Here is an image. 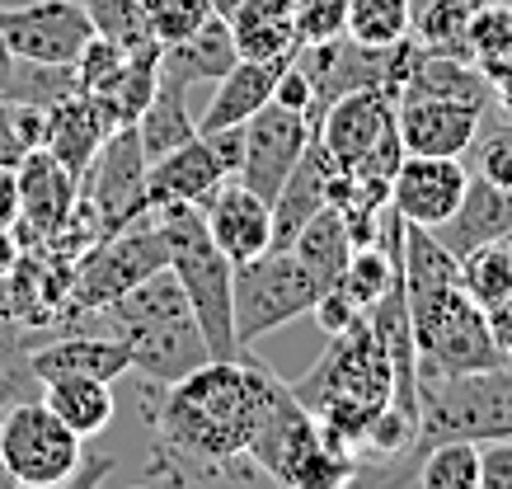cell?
<instances>
[{
    "label": "cell",
    "mask_w": 512,
    "mask_h": 489,
    "mask_svg": "<svg viewBox=\"0 0 512 489\" xmlns=\"http://www.w3.org/2000/svg\"><path fill=\"white\" fill-rule=\"evenodd\" d=\"M278 372L254 358H212L198 372L156 386L137 381L141 419L151 428V480H264L249 457V438L259 428Z\"/></svg>",
    "instance_id": "obj_1"
},
{
    "label": "cell",
    "mask_w": 512,
    "mask_h": 489,
    "mask_svg": "<svg viewBox=\"0 0 512 489\" xmlns=\"http://www.w3.org/2000/svg\"><path fill=\"white\" fill-rule=\"evenodd\" d=\"M296 400L320 419V433L362 457L376 419L395 405V372L372 320L357 316L348 330L329 334L325 358L292 386Z\"/></svg>",
    "instance_id": "obj_2"
},
{
    "label": "cell",
    "mask_w": 512,
    "mask_h": 489,
    "mask_svg": "<svg viewBox=\"0 0 512 489\" xmlns=\"http://www.w3.org/2000/svg\"><path fill=\"white\" fill-rule=\"evenodd\" d=\"M104 316H109V330L132 353V377L137 381L170 386V381L198 372L202 363H212V348L202 339V325L174 269L141 278L132 292L104 306Z\"/></svg>",
    "instance_id": "obj_3"
},
{
    "label": "cell",
    "mask_w": 512,
    "mask_h": 489,
    "mask_svg": "<svg viewBox=\"0 0 512 489\" xmlns=\"http://www.w3.org/2000/svg\"><path fill=\"white\" fill-rule=\"evenodd\" d=\"M165 245H170V269L184 287L188 306L202 325V339L212 348V358H245V348L235 339V311H231V278L235 264L217 250V240L207 236L202 207L174 203L156 212Z\"/></svg>",
    "instance_id": "obj_4"
},
{
    "label": "cell",
    "mask_w": 512,
    "mask_h": 489,
    "mask_svg": "<svg viewBox=\"0 0 512 489\" xmlns=\"http://www.w3.org/2000/svg\"><path fill=\"white\" fill-rule=\"evenodd\" d=\"M409 301V330H414V358L419 381L451 377V372H480V367L512 363L508 348L494 339L484 306L461 283L404 292Z\"/></svg>",
    "instance_id": "obj_5"
},
{
    "label": "cell",
    "mask_w": 512,
    "mask_h": 489,
    "mask_svg": "<svg viewBox=\"0 0 512 489\" xmlns=\"http://www.w3.org/2000/svg\"><path fill=\"white\" fill-rule=\"evenodd\" d=\"M498 442L512 438V363L451 372L419 381V433L409 452H428L437 442Z\"/></svg>",
    "instance_id": "obj_6"
},
{
    "label": "cell",
    "mask_w": 512,
    "mask_h": 489,
    "mask_svg": "<svg viewBox=\"0 0 512 489\" xmlns=\"http://www.w3.org/2000/svg\"><path fill=\"white\" fill-rule=\"evenodd\" d=\"M160 269H170V245H165V231H160L156 212H151V217L127 221L109 236H99L90 250L76 254L66 316H99L109 301H118L141 278H151Z\"/></svg>",
    "instance_id": "obj_7"
},
{
    "label": "cell",
    "mask_w": 512,
    "mask_h": 489,
    "mask_svg": "<svg viewBox=\"0 0 512 489\" xmlns=\"http://www.w3.org/2000/svg\"><path fill=\"white\" fill-rule=\"evenodd\" d=\"M320 278H315L287 245H273L249 264H235L231 278V311H235V339L245 353H254L259 339L282 330L287 320L306 316L320 301Z\"/></svg>",
    "instance_id": "obj_8"
},
{
    "label": "cell",
    "mask_w": 512,
    "mask_h": 489,
    "mask_svg": "<svg viewBox=\"0 0 512 489\" xmlns=\"http://www.w3.org/2000/svg\"><path fill=\"white\" fill-rule=\"evenodd\" d=\"M0 461L19 489H57L76 480L85 438L47 410L43 395L15 400L0 410Z\"/></svg>",
    "instance_id": "obj_9"
},
{
    "label": "cell",
    "mask_w": 512,
    "mask_h": 489,
    "mask_svg": "<svg viewBox=\"0 0 512 489\" xmlns=\"http://www.w3.org/2000/svg\"><path fill=\"white\" fill-rule=\"evenodd\" d=\"M146 151H141L137 123L118 127L109 142L99 146V156L90 160V170L80 174V203L99 217V231L109 236L127 221L151 217L146 207Z\"/></svg>",
    "instance_id": "obj_10"
},
{
    "label": "cell",
    "mask_w": 512,
    "mask_h": 489,
    "mask_svg": "<svg viewBox=\"0 0 512 489\" xmlns=\"http://www.w3.org/2000/svg\"><path fill=\"white\" fill-rule=\"evenodd\" d=\"M0 38L19 62H76L80 48L94 38V24L80 0H29L0 5Z\"/></svg>",
    "instance_id": "obj_11"
},
{
    "label": "cell",
    "mask_w": 512,
    "mask_h": 489,
    "mask_svg": "<svg viewBox=\"0 0 512 489\" xmlns=\"http://www.w3.org/2000/svg\"><path fill=\"white\" fill-rule=\"evenodd\" d=\"M19 174V221L15 231L24 250H38L47 240L66 236V226L80 207V174H71L47 146H33L15 165Z\"/></svg>",
    "instance_id": "obj_12"
},
{
    "label": "cell",
    "mask_w": 512,
    "mask_h": 489,
    "mask_svg": "<svg viewBox=\"0 0 512 489\" xmlns=\"http://www.w3.org/2000/svg\"><path fill=\"white\" fill-rule=\"evenodd\" d=\"M315 137V123L306 113L282 109L268 99L264 109L245 123V165H240V184L259 193V198H278V189L287 184V174L296 170V160L306 156V146Z\"/></svg>",
    "instance_id": "obj_13"
},
{
    "label": "cell",
    "mask_w": 512,
    "mask_h": 489,
    "mask_svg": "<svg viewBox=\"0 0 512 489\" xmlns=\"http://www.w3.org/2000/svg\"><path fill=\"white\" fill-rule=\"evenodd\" d=\"M395 127L409 156H466L484 132V109L442 95H395Z\"/></svg>",
    "instance_id": "obj_14"
},
{
    "label": "cell",
    "mask_w": 512,
    "mask_h": 489,
    "mask_svg": "<svg viewBox=\"0 0 512 489\" xmlns=\"http://www.w3.org/2000/svg\"><path fill=\"white\" fill-rule=\"evenodd\" d=\"M470 184V170L461 156H409L404 151L400 174L390 184V212L409 226L437 231L442 221L461 207V193Z\"/></svg>",
    "instance_id": "obj_15"
},
{
    "label": "cell",
    "mask_w": 512,
    "mask_h": 489,
    "mask_svg": "<svg viewBox=\"0 0 512 489\" xmlns=\"http://www.w3.org/2000/svg\"><path fill=\"white\" fill-rule=\"evenodd\" d=\"M395 123V95L381 85H362L348 95L329 99L325 113L315 118V142L329 151V160L348 170L376 146V137Z\"/></svg>",
    "instance_id": "obj_16"
},
{
    "label": "cell",
    "mask_w": 512,
    "mask_h": 489,
    "mask_svg": "<svg viewBox=\"0 0 512 489\" xmlns=\"http://www.w3.org/2000/svg\"><path fill=\"white\" fill-rule=\"evenodd\" d=\"M202 221H207V236L217 240V250L231 264H249L264 250H273V203L259 198L240 179H226L202 203Z\"/></svg>",
    "instance_id": "obj_17"
},
{
    "label": "cell",
    "mask_w": 512,
    "mask_h": 489,
    "mask_svg": "<svg viewBox=\"0 0 512 489\" xmlns=\"http://www.w3.org/2000/svg\"><path fill=\"white\" fill-rule=\"evenodd\" d=\"M118 127L123 123L113 118V109L104 104V99L76 90V95H66L62 104H52V109H47L43 146L62 160L71 174H85L90 170V160L99 156V146L109 142Z\"/></svg>",
    "instance_id": "obj_18"
},
{
    "label": "cell",
    "mask_w": 512,
    "mask_h": 489,
    "mask_svg": "<svg viewBox=\"0 0 512 489\" xmlns=\"http://www.w3.org/2000/svg\"><path fill=\"white\" fill-rule=\"evenodd\" d=\"M226 179H231V174L221 170V160L212 156V146L202 142V132H198L193 142L174 146L170 156H160L146 165V207H151V212L174 207V203L202 207Z\"/></svg>",
    "instance_id": "obj_19"
},
{
    "label": "cell",
    "mask_w": 512,
    "mask_h": 489,
    "mask_svg": "<svg viewBox=\"0 0 512 489\" xmlns=\"http://www.w3.org/2000/svg\"><path fill=\"white\" fill-rule=\"evenodd\" d=\"M33 377L47 381V377H99V381H113L118 377H132V353L118 334H62V339H43L33 348Z\"/></svg>",
    "instance_id": "obj_20"
},
{
    "label": "cell",
    "mask_w": 512,
    "mask_h": 489,
    "mask_svg": "<svg viewBox=\"0 0 512 489\" xmlns=\"http://www.w3.org/2000/svg\"><path fill=\"white\" fill-rule=\"evenodd\" d=\"M433 236L442 240L456 259H466L470 250H480L489 240L512 236V189H498L484 174H470L466 193H461V207L437 226Z\"/></svg>",
    "instance_id": "obj_21"
},
{
    "label": "cell",
    "mask_w": 512,
    "mask_h": 489,
    "mask_svg": "<svg viewBox=\"0 0 512 489\" xmlns=\"http://www.w3.org/2000/svg\"><path fill=\"white\" fill-rule=\"evenodd\" d=\"M334 174H339V165H334L325 146L311 137L306 156L296 160V170L287 174V184H282L278 198H273V245H292L296 231L329 203Z\"/></svg>",
    "instance_id": "obj_22"
},
{
    "label": "cell",
    "mask_w": 512,
    "mask_h": 489,
    "mask_svg": "<svg viewBox=\"0 0 512 489\" xmlns=\"http://www.w3.org/2000/svg\"><path fill=\"white\" fill-rule=\"evenodd\" d=\"M282 62H287V57H278V62H254V57H240V62L217 80V95H212L207 113L198 118V132H217V127L249 123V118L273 99V85H278Z\"/></svg>",
    "instance_id": "obj_23"
},
{
    "label": "cell",
    "mask_w": 512,
    "mask_h": 489,
    "mask_svg": "<svg viewBox=\"0 0 512 489\" xmlns=\"http://www.w3.org/2000/svg\"><path fill=\"white\" fill-rule=\"evenodd\" d=\"M240 62V48H235V33L226 19H207L198 33H188L170 48H160V71L179 85H198V80H221L231 66Z\"/></svg>",
    "instance_id": "obj_24"
},
{
    "label": "cell",
    "mask_w": 512,
    "mask_h": 489,
    "mask_svg": "<svg viewBox=\"0 0 512 489\" xmlns=\"http://www.w3.org/2000/svg\"><path fill=\"white\" fill-rule=\"evenodd\" d=\"M43 405L66 428H76L80 438H99L113 424V414H118L113 381H99V377H47Z\"/></svg>",
    "instance_id": "obj_25"
},
{
    "label": "cell",
    "mask_w": 512,
    "mask_h": 489,
    "mask_svg": "<svg viewBox=\"0 0 512 489\" xmlns=\"http://www.w3.org/2000/svg\"><path fill=\"white\" fill-rule=\"evenodd\" d=\"M287 250H292L296 259L320 278V287H334L339 283V273H343V264L353 259V236H348V217H343V207L325 203L311 221H306V226H301V231H296Z\"/></svg>",
    "instance_id": "obj_26"
},
{
    "label": "cell",
    "mask_w": 512,
    "mask_h": 489,
    "mask_svg": "<svg viewBox=\"0 0 512 489\" xmlns=\"http://www.w3.org/2000/svg\"><path fill=\"white\" fill-rule=\"evenodd\" d=\"M184 90H188V85H179V80H170L165 71H160L156 95H151V104H146V109H141V118H137V137H141L146 160L170 156L174 146H184V142H193V137H198V118L188 113Z\"/></svg>",
    "instance_id": "obj_27"
},
{
    "label": "cell",
    "mask_w": 512,
    "mask_h": 489,
    "mask_svg": "<svg viewBox=\"0 0 512 489\" xmlns=\"http://www.w3.org/2000/svg\"><path fill=\"white\" fill-rule=\"evenodd\" d=\"M231 33L240 57H254V62H278L296 52L292 10L278 0H245V10L231 19Z\"/></svg>",
    "instance_id": "obj_28"
},
{
    "label": "cell",
    "mask_w": 512,
    "mask_h": 489,
    "mask_svg": "<svg viewBox=\"0 0 512 489\" xmlns=\"http://www.w3.org/2000/svg\"><path fill=\"white\" fill-rule=\"evenodd\" d=\"M466 57L489 71V80L512 66V0H480L466 29Z\"/></svg>",
    "instance_id": "obj_29"
},
{
    "label": "cell",
    "mask_w": 512,
    "mask_h": 489,
    "mask_svg": "<svg viewBox=\"0 0 512 489\" xmlns=\"http://www.w3.org/2000/svg\"><path fill=\"white\" fill-rule=\"evenodd\" d=\"M480 0H423L414 10V43L423 52H447V57H466V29Z\"/></svg>",
    "instance_id": "obj_30"
},
{
    "label": "cell",
    "mask_w": 512,
    "mask_h": 489,
    "mask_svg": "<svg viewBox=\"0 0 512 489\" xmlns=\"http://www.w3.org/2000/svg\"><path fill=\"white\" fill-rule=\"evenodd\" d=\"M414 33V0H348V38L362 48H395Z\"/></svg>",
    "instance_id": "obj_31"
},
{
    "label": "cell",
    "mask_w": 512,
    "mask_h": 489,
    "mask_svg": "<svg viewBox=\"0 0 512 489\" xmlns=\"http://www.w3.org/2000/svg\"><path fill=\"white\" fill-rule=\"evenodd\" d=\"M461 287L480 301L484 311L512 301V236L470 250L466 259H461Z\"/></svg>",
    "instance_id": "obj_32"
},
{
    "label": "cell",
    "mask_w": 512,
    "mask_h": 489,
    "mask_svg": "<svg viewBox=\"0 0 512 489\" xmlns=\"http://www.w3.org/2000/svg\"><path fill=\"white\" fill-rule=\"evenodd\" d=\"M160 85V43H146V48H132L123 62V76L113 80L109 95H99L104 104L113 109V118L118 123H137L141 109L151 104V95H156Z\"/></svg>",
    "instance_id": "obj_33"
},
{
    "label": "cell",
    "mask_w": 512,
    "mask_h": 489,
    "mask_svg": "<svg viewBox=\"0 0 512 489\" xmlns=\"http://www.w3.org/2000/svg\"><path fill=\"white\" fill-rule=\"evenodd\" d=\"M414 480L423 489H480L484 466H480V442H437L419 457Z\"/></svg>",
    "instance_id": "obj_34"
},
{
    "label": "cell",
    "mask_w": 512,
    "mask_h": 489,
    "mask_svg": "<svg viewBox=\"0 0 512 489\" xmlns=\"http://www.w3.org/2000/svg\"><path fill=\"white\" fill-rule=\"evenodd\" d=\"M80 5H85L94 33H104V38H113V43H123L127 52L156 43V38H151V24H146V10H141V0H80Z\"/></svg>",
    "instance_id": "obj_35"
},
{
    "label": "cell",
    "mask_w": 512,
    "mask_h": 489,
    "mask_svg": "<svg viewBox=\"0 0 512 489\" xmlns=\"http://www.w3.org/2000/svg\"><path fill=\"white\" fill-rule=\"evenodd\" d=\"M43 344L38 339V330H29V325H19V320L0 316V381L5 386H19L24 395H43V381L33 377V348Z\"/></svg>",
    "instance_id": "obj_36"
},
{
    "label": "cell",
    "mask_w": 512,
    "mask_h": 489,
    "mask_svg": "<svg viewBox=\"0 0 512 489\" xmlns=\"http://www.w3.org/2000/svg\"><path fill=\"white\" fill-rule=\"evenodd\" d=\"M47 109L19 104V99L0 95V165H19L33 146H43Z\"/></svg>",
    "instance_id": "obj_37"
},
{
    "label": "cell",
    "mask_w": 512,
    "mask_h": 489,
    "mask_svg": "<svg viewBox=\"0 0 512 489\" xmlns=\"http://www.w3.org/2000/svg\"><path fill=\"white\" fill-rule=\"evenodd\" d=\"M146 10V24H151V38L160 48H170L188 33H198L207 19H212V5L207 0H141Z\"/></svg>",
    "instance_id": "obj_38"
},
{
    "label": "cell",
    "mask_w": 512,
    "mask_h": 489,
    "mask_svg": "<svg viewBox=\"0 0 512 489\" xmlns=\"http://www.w3.org/2000/svg\"><path fill=\"white\" fill-rule=\"evenodd\" d=\"M123 62H127L123 43H113V38H104V33H94L90 43L80 48V57H76L80 90H85V95H109L113 80L123 76Z\"/></svg>",
    "instance_id": "obj_39"
},
{
    "label": "cell",
    "mask_w": 512,
    "mask_h": 489,
    "mask_svg": "<svg viewBox=\"0 0 512 489\" xmlns=\"http://www.w3.org/2000/svg\"><path fill=\"white\" fill-rule=\"evenodd\" d=\"M296 43H334L348 33V0H296Z\"/></svg>",
    "instance_id": "obj_40"
},
{
    "label": "cell",
    "mask_w": 512,
    "mask_h": 489,
    "mask_svg": "<svg viewBox=\"0 0 512 489\" xmlns=\"http://www.w3.org/2000/svg\"><path fill=\"white\" fill-rule=\"evenodd\" d=\"M273 104H282V109H296V113H306L311 118L315 113V80L311 71L301 66V57H287L278 71V85H273Z\"/></svg>",
    "instance_id": "obj_41"
},
{
    "label": "cell",
    "mask_w": 512,
    "mask_h": 489,
    "mask_svg": "<svg viewBox=\"0 0 512 489\" xmlns=\"http://www.w3.org/2000/svg\"><path fill=\"white\" fill-rule=\"evenodd\" d=\"M480 174L498 189H512V123L480 142Z\"/></svg>",
    "instance_id": "obj_42"
},
{
    "label": "cell",
    "mask_w": 512,
    "mask_h": 489,
    "mask_svg": "<svg viewBox=\"0 0 512 489\" xmlns=\"http://www.w3.org/2000/svg\"><path fill=\"white\" fill-rule=\"evenodd\" d=\"M311 316H315V325H320L325 334H339V330H348V325H353L362 311H357L353 301L343 297L339 287H325V292H320V301L311 306Z\"/></svg>",
    "instance_id": "obj_43"
},
{
    "label": "cell",
    "mask_w": 512,
    "mask_h": 489,
    "mask_svg": "<svg viewBox=\"0 0 512 489\" xmlns=\"http://www.w3.org/2000/svg\"><path fill=\"white\" fill-rule=\"evenodd\" d=\"M202 142L212 146V156L221 160V170L240 174V165H245V123L240 127H217V132H202Z\"/></svg>",
    "instance_id": "obj_44"
},
{
    "label": "cell",
    "mask_w": 512,
    "mask_h": 489,
    "mask_svg": "<svg viewBox=\"0 0 512 489\" xmlns=\"http://www.w3.org/2000/svg\"><path fill=\"white\" fill-rule=\"evenodd\" d=\"M480 466H484V485L480 489H512V438L484 442Z\"/></svg>",
    "instance_id": "obj_45"
},
{
    "label": "cell",
    "mask_w": 512,
    "mask_h": 489,
    "mask_svg": "<svg viewBox=\"0 0 512 489\" xmlns=\"http://www.w3.org/2000/svg\"><path fill=\"white\" fill-rule=\"evenodd\" d=\"M19 221V174L15 165H0V226Z\"/></svg>",
    "instance_id": "obj_46"
},
{
    "label": "cell",
    "mask_w": 512,
    "mask_h": 489,
    "mask_svg": "<svg viewBox=\"0 0 512 489\" xmlns=\"http://www.w3.org/2000/svg\"><path fill=\"white\" fill-rule=\"evenodd\" d=\"M19 259H24V240H19L15 226H0V278L15 269Z\"/></svg>",
    "instance_id": "obj_47"
},
{
    "label": "cell",
    "mask_w": 512,
    "mask_h": 489,
    "mask_svg": "<svg viewBox=\"0 0 512 489\" xmlns=\"http://www.w3.org/2000/svg\"><path fill=\"white\" fill-rule=\"evenodd\" d=\"M15 71H19V57L10 52V43L0 38V95H10V85H15Z\"/></svg>",
    "instance_id": "obj_48"
},
{
    "label": "cell",
    "mask_w": 512,
    "mask_h": 489,
    "mask_svg": "<svg viewBox=\"0 0 512 489\" xmlns=\"http://www.w3.org/2000/svg\"><path fill=\"white\" fill-rule=\"evenodd\" d=\"M207 5H212V15L226 19V24H231V19L240 15V10H245V0H207Z\"/></svg>",
    "instance_id": "obj_49"
},
{
    "label": "cell",
    "mask_w": 512,
    "mask_h": 489,
    "mask_svg": "<svg viewBox=\"0 0 512 489\" xmlns=\"http://www.w3.org/2000/svg\"><path fill=\"white\" fill-rule=\"evenodd\" d=\"M15 400H38V395H24L19 386H5V381H0V410H5V405H15Z\"/></svg>",
    "instance_id": "obj_50"
},
{
    "label": "cell",
    "mask_w": 512,
    "mask_h": 489,
    "mask_svg": "<svg viewBox=\"0 0 512 489\" xmlns=\"http://www.w3.org/2000/svg\"><path fill=\"white\" fill-rule=\"evenodd\" d=\"M0 489H15V480H10V471H5V461H0Z\"/></svg>",
    "instance_id": "obj_51"
},
{
    "label": "cell",
    "mask_w": 512,
    "mask_h": 489,
    "mask_svg": "<svg viewBox=\"0 0 512 489\" xmlns=\"http://www.w3.org/2000/svg\"><path fill=\"white\" fill-rule=\"evenodd\" d=\"M419 5H423V0H414V10H419Z\"/></svg>",
    "instance_id": "obj_52"
}]
</instances>
